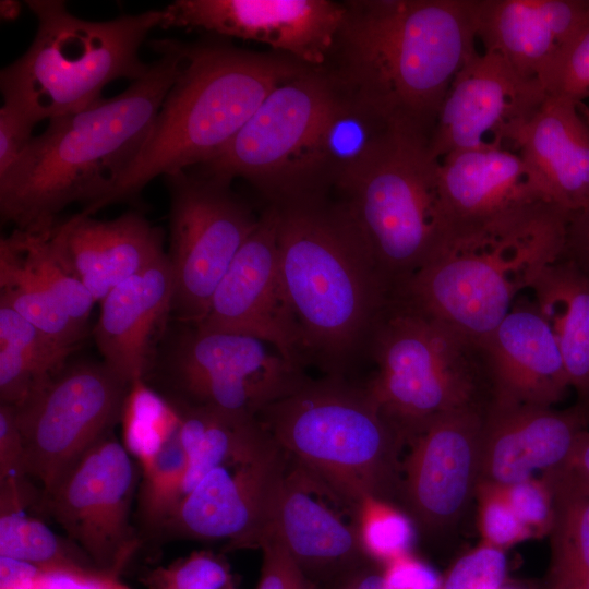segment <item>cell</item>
<instances>
[{"label":"cell","instance_id":"6da1fadb","mask_svg":"<svg viewBox=\"0 0 589 589\" xmlns=\"http://www.w3.org/2000/svg\"><path fill=\"white\" fill-rule=\"evenodd\" d=\"M158 58L119 95L52 118L0 177V214L15 229L47 231L68 205L105 196L141 151L184 63V43H151Z\"/></svg>","mask_w":589,"mask_h":589},{"label":"cell","instance_id":"7a4b0ae2","mask_svg":"<svg viewBox=\"0 0 589 589\" xmlns=\"http://www.w3.org/2000/svg\"><path fill=\"white\" fill-rule=\"evenodd\" d=\"M284 288L304 366L356 378L394 291L339 203L313 196L274 204Z\"/></svg>","mask_w":589,"mask_h":589},{"label":"cell","instance_id":"3957f363","mask_svg":"<svg viewBox=\"0 0 589 589\" xmlns=\"http://www.w3.org/2000/svg\"><path fill=\"white\" fill-rule=\"evenodd\" d=\"M345 13L332 73L396 121L431 136L441 104L477 52L476 0H358Z\"/></svg>","mask_w":589,"mask_h":589},{"label":"cell","instance_id":"277c9868","mask_svg":"<svg viewBox=\"0 0 589 589\" xmlns=\"http://www.w3.org/2000/svg\"><path fill=\"white\" fill-rule=\"evenodd\" d=\"M184 53L137 156L115 187L81 214L92 216L106 206L134 202L155 178L205 164L274 88L310 68L286 56L223 45L184 44Z\"/></svg>","mask_w":589,"mask_h":589},{"label":"cell","instance_id":"5b68a950","mask_svg":"<svg viewBox=\"0 0 589 589\" xmlns=\"http://www.w3.org/2000/svg\"><path fill=\"white\" fill-rule=\"evenodd\" d=\"M257 419L289 458L351 515L366 497H400L406 444L365 382L308 377Z\"/></svg>","mask_w":589,"mask_h":589},{"label":"cell","instance_id":"8992f818","mask_svg":"<svg viewBox=\"0 0 589 589\" xmlns=\"http://www.w3.org/2000/svg\"><path fill=\"white\" fill-rule=\"evenodd\" d=\"M568 214L550 203L455 231L395 292L483 345L521 292L563 257Z\"/></svg>","mask_w":589,"mask_h":589},{"label":"cell","instance_id":"52a82bcc","mask_svg":"<svg viewBox=\"0 0 589 589\" xmlns=\"http://www.w3.org/2000/svg\"><path fill=\"white\" fill-rule=\"evenodd\" d=\"M37 20L27 50L0 73L3 104L36 125L81 111L100 100L119 79L139 80L149 70L140 50L159 26L163 10L89 21L72 14L61 0H28Z\"/></svg>","mask_w":589,"mask_h":589},{"label":"cell","instance_id":"ba28073f","mask_svg":"<svg viewBox=\"0 0 589 589\" xmlns=\"http://www.w3.org/2000/svg\"><path fill=\"white\" fill-rule=\"evenodd\" d=\"M365 382L406 444L434 418L485 410L492 400L483 345L394 292L376 326Z\"/></svg>","mask_w":589,"mask_h":589},{"label":"cell","instance_id":"9c48e42d","mask_svg":"<svg viewBox=\"0 0 589 589\" xmlns=\"http://www.w3.org/2000/svg\"><path fill=\"white\" fill-rule=\"evenodd\" d=\"M429 141L418 130L400 131L364 172L338 189L339 204L394 292L453 235Z\"/></svg>","mask_w":589,"mask_h":589},{"label":"cell","instance_id":"30bf717a","mask_svg":"<svg viewBox=\"0 0 589 589\" xmlns=\"http://www.w3.org/2000/svg\"><path fill=\"white\" fill-rule=\"evenodd\" d=\"M339 91L337 79L306 68L283 82L199 172L230 183L242 178L273 204L315 196L309 164L316 135Z\"/></svg>","mask_w":589,"mask_h":589},{"label":"cell","instance_id":"8fae6325","mask_svg":"<svg viewBox=\"0 0 589 589\" xmlns=\"http://www.w3.org/2000/svg\"><path fill=\"white\" fill-rule=\"evenodd\" d=\"M171 406H195L257 418L309 376L267 342L242 334L187 325L163 363Z\"/></svg>","mask_w":589,"mask_h":589},{"label":"cell","instance_id":"7c38bea8","mask_svg":"<svg viewBox=\"0 0 589 589\" xmlns=\"http://www.w3.org/2000/svg\"><path fill=\"white\" fill-rule=\"evenodd\" d=\"M164 178L170 196L172 312L185 325H196L259 218L228 182L189 170Z\"/></svg>","mask_w":589,"mask_h":589},{"label":"cell","instance_id":"4fadbf2b","mask_svg":"<svg viewBox=\"0 0 589 589\" xmlns=\"http://www.w3.org/2000/svg\"><path fill=\"white\" fill-rule=\"evenodd\" d=\"M132 384L105 362L64 366L20 408L28 476L49 492L121 420Z\"/></svg>","mask_w":589,"mask_h":589},{"label":"cell","instance_id":"5bb4252c","mask_svg":"<svg viewBox=\"0 0 589 589\" xmlns=\"http://www.w3.org/2000/svg\"><path fill=\"white\" fill-rule=\"evenodd\" d=\"M140 479L141 469L111 432L41 493L35 513L52 518L99 570L119 576L142 549L131 521Z\"/></svg>","mask_w":589,"mask_h":589},{"label":"cell","instance_id":"9a60e30c","mask_svg":"<svg viewBox=\"0 0 589 589\" xmlns=\"http://www.w3.org/2000/svg\"><path fill=\"white\" fill-rule=\"evenodd\" d=\"M289 465L274 443L253 458L213 469L181 498L158 544L185 539L226 541L227 551L260 549Z\"/></svg>","mask_w":589,"mask_h":589},{"label":"cell","instance_id":"2e32d148","mask_svg":"<svg viewBox=\"0 0 589 589\" xmlns=\"http://www.w3.org/2000/svg\"><path fill=\"white\" fill-rule=\"evenodd\" d=\"M546 97L538 80L521 76L496 53L477 51L441 104L429 141L431 155L440 161L462 151L516 149L518 134Z\"/></svg>","mask_w":589,"mask_h":589},{"label":"cell","instance_id":"e0dca14e","mask_svg":"<svg viewBox=\"0 0 589 589\" xmlns=\"http://www.w3.org/2000/svg\"><path fill=\"white\" fill-rule=\"evenodd\" d=\"M484 412L467 408L441 414L408 444L399 503L423 533L452 527L474 497Z\"/></svg>","mask_w":589,"mask_h":589},{"label":"cell","instance_id":"ac0fdd59","mask_svg":"<svg viewBox=\"0 0 589 589\" xmlns=\"http://www.w3.org/2000/svg\"><path fill=\"white\" fill-rule=\"evenodd\" d=\"M344 13V3L329 0H177L163 9L160 27L257 41L321 69L332 55Z\"/></svg>","mask_w":589,"mask_h":589},{"label":"cell","instance_id":"d6986e66","mask_svg":"<svg viewBox=\"0 0 589 589\" xmlns=\"http://www.w3.org/2000/svg\"><path fill=\"white\" fill-rule=\"evenodd\" d=\"M196 325L259 338L305 369L299 326L281 279L274 204L259 217Z\"/></svg>","mask_w":589,"mask_h":589},{"label":"cell","instance_id":"ffe728a7","mask_svg":"<svg viewBox=\"0 0 589 589\" xmlns=\"http://www.w3.org/2000/svg\"><path fill=\"white\" fill-rule=\"evenodd\" d=\"M589 430V404L565 409L490 402L483 416L480 480L510 484L561 466Z\"/></svg>","mask_w":589,"mask_h":589},{"label":"cell","instance_id":"44dd1931","mask_svg":"<svg viewBox=\"0 0 589 589\" xmlns=\"http://www.w3.org/2000/svg\"><path fill=\"white\" fill-rule=\"evenodd\" d=\"M327 498L332 497L290 459L266 534L321 588L371 561L353 522H346L327 505Z\"/></svg>","mask_w":589,"mask_h":589},{"label":"cell","instance_id":"7402d4cb","mask_svg":"<svg viewBox=\"0 0 589 589\" xmlns=\"http://www.w3.org/2000/svg\"><path fill=\"white\" fill-rule=\"evenodd\" d=\"M438 180L453 233L555 203L537 172L512 148L450 154L440 160Z\"/></svg>","mask_w":589,"mask_h":589},{"label":"cell","instance_id":"603a6c76","mask_svg":"<svg viewBox=\"0 0 589 589\" xmlns=\"http://www.w3.org/2000/svg\"><path fill=\"white\" fill-rule=\"evenodd\" d=\"M49 241L61 265L96 302L166 253L163 230L137 212L110 220L79 213L57 221Z\"/></svg>","mask_w":589,"mask_h":589},{"label":"cell","instance_id":"cb8c5ba5","mask_svg":"<svg viewBox=\"0 0 589 589\" xmlns=\"http://www.w3.org/2000/svg\"><path fill=\"white\" fill-rule=\"evenodd\" d=\"M483 346L491 402L554 407L572 389L557 342L532 297H518Z\"/></svg>","mask_w":589,"mask_h":589},{"label":"cell","instance_id":"d4e9b609","mask_svg":"<svg viewBox=\"0 0 589 589\" xmlns=\"http://www.w3.org/2000/svg\"><path fill=\"white\" fill-rule=\"evenodd\" d=\"M173 278L165 253L101 301L94 335L104 362L128 383L144 380L153 338L172 311Z\"/></svg>","mask_w":589,"mask_h":589},{"label":"cell","instance_id":"484cf974","mask_svg":"<svg viewBox=\"0 0 589 589\" xmlns=\"http://www.w3.org/2000/svg\"><path fill=\"white\" fill-rule=\"evenodd\" d=\"M477 39L538 80L589 16V0H476Z\"/></svg>","mask_w":589,"mask_h":589},{"label":"cell","instance_id":"4316f807","mask_svg":"<svg viewBox=\"0 0 589 589\" xmlns=\"http://www.w3.org/2000/svg\"><path fill=\"white\" fill-rule=\"evenodd\" d=\"M516 149L557 205L569 213L589 203V113L582 103L546 97L518 134Z\"/></svg>","mask_w":589,"mask_h":589},{"label":"cell","instance_id":"83f0119b","mask_svg":"<svg viewBox=\"0 0 589 589\" xmlns=\"http://www.w3.org/2000/svg\"><path fill=\"white\" fill-rule=\"evenodd\" d=\"M338 83V94L310 157L309 180L314 195H324L328 187L340 189L351 182L377 159L400 131L413 129Z\"/></svg>","mask_w":589,"mask_h":589},{"label":"cell","instance_id":"f1b7e54d","mask_svg":"<svg viewBox=\"0 0 589 589\" xmlns=\"http://www.w3.org/2000/svg\"><path fill=\"white\" fill-rule=\"evenodd\" d=\"M561 351L570 388L589 404V277L564 256L530 288Z\"/></svg>","mask_w":589,"mask_h":589},{"label":"cell","instance_id":"f546056e","mask_svg":"<svg viewBox=\"0 0 589 589\" xmlns=\"http://www.w3.org/2000/svg\"><path fill=\"white\" fill-rule=\"evenodd\" d=\"M173 408L179 414V438L187 456L182 497L213 469L253 458L275 443L257 418L206 407Z\"/></svg>","mask_w":589,"mask_h":589},{"label":"cell","instance_id":"4dcf8cb0","mask_svg":"<svg viewBox=\"0 0 589 589\" xmlns=\"http://www.w3.org/2000/svg\"><path fill=\"white\" fill-rule=\"evenodd\" d=\"M0 304L64 347L74 349L83 338L85 327L65 313L35 275L13 232L0 240Z\"/></svg>","mask_w":589,"mask_h":589},{"label":"cell","instance_id":"1f68e13d","mask_svg":"<svg viewBox=\"0 0 589 589\" xmlns=\"http://www.w3.org/2000/svg\"><path fill=\"white\" fill-rule=\"evenodd\" d=\"M553 492L551 560L544 589L568 586L589 574V493L557 468L543 472Z\"/></svg>","mask_w":589,"mask_h":589},{"label":"cell","instance_id":"d6a6232c","mask_svg":"<svg viewBox=\"0 0 589 589\" xmlns=\"http://www.w3.org/2000/svg\"><path fill=\"white\" fill-rule=\"evenodd\" d=\"M0 556L32 564L45 573L99 570L76 543L24 510L0 513Z\"/></svg>","mask_w":589,"mask_h":589},{"label":"cell","instance_id":"836d02e7","mask_svg":"<svg viewBox=\"0 0 589 589\" xmlns=\"http://www.w3.org/2000/svg\"><path fill=\"white\" fill-rule=\"evenodd\" d=\"M134 526L144 545L158 544L161 530L182 498L187 456L179 430L147 466L140 468Z\"/></svg>","mask_w":589,"mask_h":589},{"label":"cell","instance_id":"e575fe53","mask_svg":"<svg viewBox=\"0 0 589 589\" xmlns=\"http://www.w3.org/2000/svg\"><path fill=\"white\" fill-rule=\"evenodd\" d=\"M351 517L361 546L372 562L384 566L411 553L418 529L396 503L366 497L357 505Z\"/></svg>","mask_w":589,"mask_h":589},{"label":"cell","instance_id":"d590c367","mask_svg":"<svg viewBox=\"0 0 589 589\" xmlns=\"http://www.w3.org/2000/svg\"><path fill=\"white\" fill-rule=\"evenodd\" d=\"M49 231L14 229L13 233L35 275L65 313L85 327L96 300L58 261L50 245Z\"/></svg>","mask_w":589,"mask_h":589},{"label":"cell","instance_id":"8d00e7d4","mask_svg":"<svg viewBox=\"0 0 589 589\" xmlns=\"http://www.w3.org/2000/svg\"><path fill=\"white\" fill-rule=\"evenodd\" d=\"M147 589H230L236 587L229 564L212 551H196L167 566L144 573Z\"/></svg>","mask_w":589,"mask_h":589},{"label":"cell","instance_id":"74e56055","mask_svg":"<svg viewBox=\"0 0 589 589\" xmlns=\"http://www.w3.org/2000/svg\"><path fill=\"white\" fill-rule=\"evenodd\" d=\"M548 97L589 98V16L539 76Z\"/></svg>","mask_w":589,"mask_h":589},{"label":"cell","instance_id":"f35d334b","mask_svg":"<svg viewBox=\"0 0 589 589\" xmlns=\"http://www.w3.org/2000/svg\"><path fill=\"white\" fill-rule=\"evenodd\" d=\"M0 345L22 354L45 376L51 377L65 366L74 350L64 347L15 310L0 304Z\"/></svg>","mask_w":589,"mask_h":589},{"label":"cell","instance_id":"ab89813d","mask_svg":"<svg viewBox=\"0 0 589 589\" xmlns=\"http://www.w3.org/2000/svg\"><path fill=\"white\" fill-rule=\"evenodd\" d=\"M474 497L481 544L506 551L533 539L514 513L501 484L479 481Z\"/></svg>","mask_w":589,"mask_h":589},{"label":"cell","instance_id":"60d3db41","mask_svg":"<svg viewBox=\"0 0 589 589\" xmlns=\"http://www.w3.org/2000/svg\"><path fill=\"white\" fill-rule=\"evenodd\" d=\"M502 485V484H501ZM506 498L532 538L549 536L554 517L553 492L546 476L502 485Z\"/></svg>","mask_w":589,"mask_h":589},{"label":"cell","instance_id":"b9f144b4","mask_svg":"<svg viewBox=\"0 0 589 589\" xmlns=\"http://www.w3.org/2000/svg\"><path fill=\"white\" fill-rule=\"evenodd\" d=\"M506 573L505 551L480 543L455 562L442 589H500Z\"/></svg>","mask_w":589,"mask_h":589},{"label":"cell","instance_id":"7bdbcfd3","mask_svg":"<svg viewBox=\"0 0 589 589\" xmlns=\"http://www.w3.org/2000/svg\"><path fill=\"white\" fill-rule=\"evenodd\" d=\"M260 550L263 563L256 589H321L302 573L273 536L264 538Z\"/></svg>","mask_w":589,"mask_h":589},{"label":"cell","instance_id":"ee69618b","mask_svg":"<svg viewBox=\"0 0 589 589\" xmlns=\"http://www.w3.org/2000/svg\"><path fill=\"white\" fill-rule=\"evenodd\" d=\"M33 480L26 469L23 435L16 408L0 404V483Z\"/></svg>","mask_w":589,"mask_h":589},{"label":"cell","instance_id":"f6af8a7d","mask_svg":"<svg viewBox=\"0 0 589 589\" xmlns=\"http://www.w3.org/2000/svg\"><path fill=\"white\" fill-rule=\"evenodd\" d=\"M382 567L387 589H442L443 577L412 552Z\"/></svg>","mask_w":589,"mask_h":589},{"label":"cell","instance_id":"bcb514c9","mask_svg":"<svg viewBox=\"0 0 589 589\" xmlns=\"http://www.w3.org/2000/svg\"><path fill=\"white\" fill-rule=\"evenodd\" d=\"M35 124L9 105L0 109V177L20 159L32 142Z\"/></svg>","mask_w":589,"mask_h":589},{"label":"cell","instance_id":"7dc6e473","mask_svg":"<svg viewBox=\"0 0 589 589\" xmlns=\"http://www.w3.org/2000/svg\"><path fill=\"white\" fill-rule=\"evenodd\" d=\"M36 589H130L118 576L101 570L44 573Z\"/></svg>","mask_w":589,"mask_h":589},{"label":"cell","instance_id":"c3c4849f","mask_svg":"<svg viewBox=\"0 0 589 589\" xmlns=\"http://www.w3.org/2000/svg\"><path fill=\"white\" fill-rule=\"evenodd\" d=\"M563 256L589 277V203L568 214Z\"/></svg>","mask_w":589,"mask_h":589},{"label":"cell","instance_id":"681fc988","mask_svg":"<svg viewBox=\"0 0 589 589\" xmlns=\"http://www.w3.org/2000/svg\"><path fill=\"white\" fill-rule=\"evenodd\" d=\"M44 573L32 564L0 556V589H36Z\"/></svg>","mask_w":589,"mask_h":589},{"label":"cell","instance_id":"f907efd6","mask_svg":"<svg viewBox=\"0 0 589 589\" xmlns=\"http://www.w3.org/2000/svg\"><path fill=\"white\" fill-rule=\"evenodd\" d=\"M556 468L577 488L589 493V430L579 435L568 458Z\"/></svg>","mask_w":589,"mask_h":589},{"label":"cell","instance_id":"816d5d0a","mask_svg":"<svg viewBox=\"0 0 589 589\" xmlns=\"http://www.w3.org/2000/svg\"><path fill=\"white\" fill-rule=\"evenodd\" d=\"M322 589H387V587L383 576V567L368 561Z\"/></svg>","mask_w":589,"mask_h":589},{"label":"cell","instance_id":"f5cc1de1","mask_svg":"<svg viewBox=\"0 0 589 589\" xmlns=\"http://www.w3.org/2000/svg\"><path fill=\"white\" fill-rule=\"evenodd\" d=\"M21 10V4L17 1H1L0 13L4 20H14Z\"/></svg>","mask_w":589,"mask_h":589},{"label":"cell","instance_id":"db71d44e","mask_svg":"<svg viewBox=\"0 0 589 589\" xmlns=\"http://www.w3.org/2000/svg\"><path fill=\"white\" fill-rule=\"evenodd\" d=\"M557 589H589V574L584 578Z\"/></svg>","mask_w":589,"mask_h":589},{"label":"cell","instance_id":"11a10c76","mask_svg":"<svg viewBox=\"0 0 589 589\" xmlns=\"http://www.w3.org/2000/svg\"><path fill=\"white\" fill-rule=\"evenodd\" d=\"M500 589H512V588H507V587H504V586H503V587H501Z\"/></svg>","mask_w":589,"mask_h":589},{"label":"cell","instance_id":"9f6ffc18","mask_svg":"<svg viewBox=\"0 0 589 589\" xmlns=\"http://www.w3.org/2000/svg\"><path fill=\"white\" fill-rule=\"evenodd\" d=\"M230 589H237V587H232V588H230Z\"/></svg>","mask_w":589,"mask_h":589},{"label":"cell","instance_id":"6f0895ef","mask_svg":"<svg viewBox=\"0 0 589 589\" xmlns=\"http://www.w3.org/2000/svg\"><path fill=\"white\" fill-rule=\"evenodd\" d=\"M322 589V588H321Z\"/></svg>","mask_w":589,"mask_h":589}]
</instances>
